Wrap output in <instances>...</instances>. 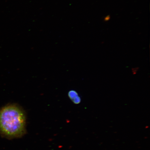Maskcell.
I'll return each instance as SVG.
<instances>
[{
  "label": "cell",
  "mask_w": 150,
  "mask_h": 150,
  "mask_svg": "<svg viewBox=\"0 0 150 150\" xmlns=\"http://www.w3.org/2000/svg\"><path fill=\"white\" fill-rule=\"evenodd\" d=\"M69 95L71 100L75 104H78L80 103L81 99L76 91H71L69 92Z\"/></svg>",
  "instance_id": "7a4b0ae2"
},
{
  "label": "cell",
  "mask_w": 150,
  "mask_h": 150,
  "mask_svg": "<svg viewBox=\"0 0 150 150\" xmlns=\"http://www.w3.org/2000/svg\"><path fill=\"white\" fill-rule=\"evenodd\" d=\"M26 118L21 109L14 105L0 109V134L9 138L17 137L25 131Z\"/></svg>",
  "instance_id": "6da1fadb"
},
{
  "label": "cell",
  "mask_w": 150,
  "mask_h": 150,
  "mask_svg": "<svg viewBox=\"0 0 150 150\" xmlns=\"http://www.w3.org/2000/svg\"><path fill=\"white\" fill-rule=\"evenodd\" d=\"M110 18V16H108L105 17L104 19L105 21H107L109 20Z\"/></svg>",
  "instance_id": "3957f363"
}]
</instances>
